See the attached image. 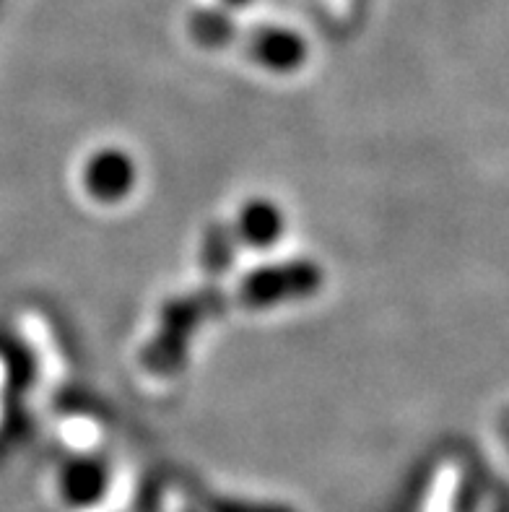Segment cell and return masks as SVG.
Masks as SVG:
<instances>
[{"label":"cell","instance_id":"obj_1","mask_svg":"<svg viewBox=\"0 0 509 512\" xmlns=\"http://www.w3.org/2000/svg\"><path fill=\"white\" fill-rule=\"evenodd\" d=\"M320 289V268L312 263H289V268L250 273L239 284V297L250 307H268L284 299L310 297Z\"/></svg>","mask_w":509,"mask_h":512},{"label":"cell","instance_id":"obj_2","mask_svg":"<svg viewBox=\"0 0 509 512\" xmlns=\"http://www.w3.org/2000/svg\"><path fill=\"white\" fill-rule=\"evenodd\" d=\"M245 42V50L255 63H260L268 71L291 73L299 71L307 60V42L302 34L284 29V26L260 24L239 34Z\"/></svg>","mask_w":509,"mask_h":512},{"label":"cell","instance_id":"obj_3","mask_svg":"<svg viewBox=\"0 0 509 512\" xmlns=\"http://www.w3.org/2000/svg\"><path fill=\"white\" fill-rule=\"evenodd\" d=\"M84 185L99 201H120L136 185V167L128 154L117 149H104L91 156L84 172Z\"/></svg>","mask_w":509,"mask_h":512},{"label":"cell","instance_id":"obj_4","mask_svg":"<svg viewBox=\"0 0 509 512\" xmlns=\"http://www.w3.org/2000/svg\"><path fill=\"white\" fill-rule=\"evenodd\" d=\"M110 494V474L94 458H78L60 474V497L73 510H94Z\"/></svg>","mask_w":509,"mask_h":512},{"label":"cell","instance_id":"obj_5","mask_svg":"<svg viewBox=\"0 0 509 512\" xmlns=\"http://www.w3.org/2000/svg\"><path fill=\"white\" fill-rule=\"evenodd\" d=\"M284 214L278 211L271 201H250L237 216V224L232 227L237 242H245V247H273L284 237Z\"/></svg>","mask_w":509,"mask_h":512},{"label":"cell","instance_id":"obj_6","mask_svg":"<svg viewBox=\"0 0 509 512\" xmlns=\"http://www.w3.org/2000/svg\"><path fill=\"white\" fill-rule=\"evenodd\" d=\"M187 29H190V34H193V39L198 45L211 47V50L229 47L232 42L239 39L237 21H234V16H229L224 8H198V11L190 13Z\"/></svg>","mask_w":509,"mask_h":512},{"label":"cell","instance_id":"obj_7","mask_svg":"<svg viewBox=\"0 0 509 512\" xmlns=\"http://www.w3.org/2000/svg\"><path fill=\"white\" fill-rule=\"evenodd\" d=\"M213 512H291L289 507L263 505V502H219Z\"/></svg>","mask_w":509,"mask_h":512},{"label":"cell","instance_id":"obj_8","mask_svg":"<svg viewBox=\"0 0 509 512\" xmlns=\"http://www.w3.org/2000/svg\"><path fill=\"white\" fill-rule=\"evenodd\" d=\"M219 3L226 8V11H239V8L250 6L252 0H219Z\"/></svg>","mask_w":509,"mask_h":512},{"label":"cell","instance_id":"obj_9","mask_svg":"<svg viewBox=\"0 0 509 512\" xmlns=\"http://www.w3.org/2000/svg\"><path fill=\"white\" fill-rule=\"evenodd\" d=\"M504 435H507V442H509V416H507V422H504Z\"/></svg>","mask_w":509,"mask_h":512}]
</instances>
